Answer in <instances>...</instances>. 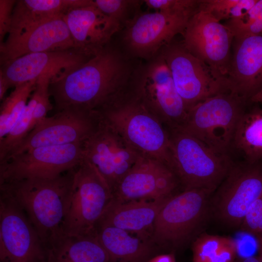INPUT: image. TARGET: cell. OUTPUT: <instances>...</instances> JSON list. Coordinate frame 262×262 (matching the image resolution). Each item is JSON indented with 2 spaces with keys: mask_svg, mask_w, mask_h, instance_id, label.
I'll list each match as a JSON object with an SVG mask.
<instances>
[{
  "mask_svg": "<svg viewBox=\"0 0 262 262\" xmlns=\"http://www.w3.org/2000/svg\"><path fill=\"white\" fill-rule=\"evenodd\" d=\"M160 54L187 111L209 98L230 92L226 80L192 54L182 42H170L162 48Z\"/></svg>",
  "mask_w": 262,
  "mask_h": 262,
  "instance_id": "ba28073f",
  "label": "cell"
},
{
  "mask_svg": "<svg viewBox=\"0 0 262 262\" xmlns=\"http://www.w3.org/2000/svg\"><path fill=\"white\" fill-rule=\"evenodd\" d=\"M94 4L106 16L120 24L131 8L139 1L128 0H95Z\"/></svg>",
  "mask_w": 262,
  "mask_h": 262,
  "instance_id": "d6a6232c",
  "label": "cell"
},
{
  "mask_svg": "<svg viewBox=\"0 0 262 262\" xmlns=\"http://www.w3.org/2000/svg\"><path fill=\"white\" fill-rule=\"evenodd\" d=\"M10 88L7 80L0 72V100L3 99L4 95L8 88Z\"/></svg>",
  "mask_w": 262,
  "mask_h": 262,
  "instance_id": "74e56055",
  "label": "cell"
},
{
  "mask_svg": "<svg viewBox=\"0 0 262 262\" xmlns=\"http://www.w3.org/2000/svg\"><path fill=\"white\" fill-rule=\"evenodd\" d=\"M112 198L106 181L84 158L74 169L70 202L63 224V234L95 233L97 225Z\"/></svg>",
  "mask_w": 262,
  "mask_h": 262,
  "instance_id": "52a82bcc",
  "label": "cell"
},
{
  "mask_svg": "<svg viewBox=\"0 0 262 262\" xmlns=\"http://www.w3.org/2000/svg\"><path fill=\"white\" fill-rule=\"evenodd\" d=\"M92 55L77 47L31 53L0 65L2 73L10 87L37 79L46 75L54 76L86 62Z\"/></svg>",
  "mask_w": 262,
  "mask_h": 262,
  "instance_id": "ac0fdd59",
  "label": "cell"
},
{
  "mask_svg": "<svg viewBox=\"0 0 262 262\" xmlns=\"http://www.w3.org/2000/svg\"><path fill=\"white\" fill-rule=\"evenodd\" d=\"M219 186L211 201L214 215L226 225L240 227L250 206L262 194V164H233Z\"/></svg>",
  "mask_w": 262,
  "mask_h": 262,
  "instance_id": "8fae6325",
  "label": "cell"
},
{
  "mask_svg": "<svg viewBox=\"0 0 262 262\" xmlns=\"http://www.w3.org/2000/svg\"><path fill=\"white\" fill-rule=\"evenodd\" d=\"M226 76L230 92L245 101L262 90V36L234 38Z\"/></svg>",
  "mask_w": 262,
  "mask_h": 262,
  "instance_id": "ffe728a7",
  "label": "cell"
},
{
  "mask_svg": "<svg viewBox=\"0 0 262 262\" xmlns=\"http://www.w3.org/2000/svg\"><path fill=\"white\" fill-rule=\"evenodd\" d=\"M97 236L107 252L109 262H148L161 250L150 240L134 236L126 230L98 225Z\"/></svg>",
  "mask_w": 262,
  "mask_h": 262,
  "instance_id": "603a6c76",
  "label": "cell"
},
{
  "mask_svg": "<svg viewBox=\"0 0 262 262\" xmlns=\"http://www.w3.org/2000/svg\"><path fill=\"white\" fill-rule=\"evenodd\" d=\"M242 231L257 236L262 231V194L252 204L240 226Z\"/></svg>",
  "mask_w": 262,
  "mask_h": 262,
  "instance_id": "836d02e7",
  "label": "cell"
},
{
  "mask_svg": "<svg viewBox=\"0 0 262 262\" xmlns=\"http://www.w3.org/2000/svg\"><path fill=\"white\" fill-rule=\"evenodd\" d=\"M148 262H176L174 254L162 253L152 257Z\"/></svg>",
  "mask_w": 262,
  "mask_h": 262,
  "instance_id": "8d00e7d4",
  "label": "cell"
},
{
  "mask_svg": "<svg viewBox=\"0 0 262 262\" xmlns=\"http://www.w3.org/2000/svg\"><path fill=\"white\" fill-rule=\"evenodd\" d=\"M213 192L192 189L170 197L156 217L150 240L162 251L174 253L183 247L205 220Z\"/></svg>",
  "mask_w": 262,
  "mask_h": 262,
  "instance_id": "5b68a950",
  "label": "cell"
},
{
  "mask_svg": "<svg viewBox=\"0 0 262 262\" xmlns=\"http://www.w3.org/2000/svg\"><path fill=\"white\" fill-rule=\"evenodd\" d=\"M82 149L84 158L96 169L112 194L141 156L100 116L97 127L83 142Z\"/></svg>",
  "mask_w": 262,
  "mask_h": 262,
  "instance_id": "5bb4252c",
  "label": "cell"
},
{
  "mask_svg": "<svg viewBox=\"0 0 262 262\" xmlns=\"http://www.w3.org/2000/svg\"><path fill=\"white\" fill-rule=\"evenodd\" d=\"M258 235H260L262 238V232Z\"/></svg>",
  "mask_w": 262,
  "mask_h": 262,
  "instance_id": "7bdbcfd3",
  "label": "cell"
},
{
  "mask_svg": "<svg viewBox=\"0 0 262 262\" xmlns=\"http://www.w3.org/2000/svg\"><path fill=\"white\" fill-rule=\"evenodd\" d=\"M234 38L262 36V0H257L249 12L242 18L227 21L225 24Z\"/></svg>",
  "mask_w": 262,
  "mask_h": 262,
  "instance_id": "f546056e",
  "label": "cell"
},
{
  "mask_svg": "<svg viewBox=\"0 0 262 262\" xmlns=\"http://www.w3.org/2000/svg\"><path fill=\"white\" fill-rule=\"evenodd\" d=\"M238 251L237 242L232 238L210 262H234Z\"/></svg>",
  "mask_w": 262,
  "mask_h": 262,
  "instance_id": "d590c367",
  "label": "cell"
},
{
  "mask_svg": "<svg viewBox=\"0 0 262 262\" xmlns=\"http://www.w3.org/2000/svg\"><path fill=\"white\" fill-rule=\"evenodd\" d=\"M150 8L169 14L194 15L198 9L199 0H146Z\"/></svg>",
  "mask_w": 262,
  "mask_h": 262,
  "instance_id": "1f68e13d",
  "label": "cell"
},
{
  "mask_svg": "<svg viewBox=\"0 0 262 262\" xmlns=\"http://www.w3.org/2000/svg\"><path fill=\"white\" fill-rule=\"evenodd\" d=\"M82 143L38 147L0 162V184L57 177L82 161Z\"/></svg>",
  "mask_w": 262,
  "mask_h": 262,
  "instance_id": "30bf717a",
  "label": "cell"
},
{
  "mask_svg": "<svg viewBox=\"0 0 262 262\" xmlns=\"http://www.w3.org/2000/svg\"><path fill=\"white\" fill-rule=\"evenodd\" d=\"M64 16L37 24L0 44V63L23 55L76 47Z\"/></svg>",
  "mask_w": 262,
  "mask_h": 262,
  "instance_id": "d6986e66",
  "label": "cell"
},
{
  "mask_svg": "<svg viewBox=\"0 0 262 262\" xmlns=\"http://www.w3.org/2000/svg\"><path fill=\"white\" fill-rule=\"evenodd\" d=\"M233 145L244 154L246 162L258 163L262 159V109L245 111L234 134Z\"/></svg>",
  "mask_w": 262,
  "mask_h": 262,
  "instance_id": "484cf974",
  "label": "cell"
},
{
  "mask_svg": "<svg viewBox=\"0 0 262 262\" xmlns=\"http://www.w3.org/2000/svg\"><path fill=\"white\" fill-rule=\"evenodd\" d=\"M74 169L52 179L33 178L0 184L26 213L47 249L64 234Z\"/></svg>",
  "mask_w": 262,
  "mask_h": 262,
  "instance_id": "7a4b0ae2",
  "label": "cell"
},
{
  "mask_svg": "<svg viewBox=\"0 0 262 262\" xmlns=\"http://www.w3.org/2000/svg\"><path fill=\"white\" fill-rule=\"evenodd\" d=\"M180 185L174 172L161 162L141 155L122 178L113 199L123 202L170 197Z\"/></svg>",
  "mask_w": 262,
  "mask_h": 262,
  "instance_id": "2e32d148",
  "label": "cell"
},
{
  "mask_svg": "<svg viewBox=\"0 0 262 262\" xmlns=\"http://www.w3.org/2000/svg\"><path fill=\"white\" fill-rule=\"evenodd\" d=\"M249 101L253 103H262V90L251 98Z\"/></svg>",
  "mask_w": 262,
  "mask_h": 262,
  "instance_id": "60d3db41",
  "label": "cell"
},
{
  "mask_svg": "<svg viewBox=\"0 0 262 262\" xmlns=\"http://www.w3.org/2000/svg\"><path fill=\"white\" fill-rule=\"evenodd\" d=\"M182 34L186 48L217 75L226 79L234 40L230 30L209 13L198 10L189 19Z\"/></svg>",
  "mask_w": 262,
  "mask_h": 262,
  "instance_id": "9a60e30c",
  "label": "cell"
},
{
  "mask_svg": "<svg viewBox=\"0 0 262 262\" xmlns=\"http://www.w3.org/2000/svg\"><path fill=\"white\" fill-rule=\"evenodd\" d=\"M0 262H9L6 260L0 259Z\"/></svg>",
  "mask_w": 262,
  "mask_h": 262,
  "instance_id": "b9f144b4",
  "label": "cell"
},
{
  "mask_svg": "<svg viewBox=\"0 0 262 262\" xmlns=\"http://www.w3.org/2000/svg\"><path fill=\"white\" fill-rule=\"evenodd\" d=\"M129 87L167 129L183 124L188 111L161 54L143 68Z\"/></svg>",
  "mask_w": 262,
  "mask_h": 262,
  "instance_id": "9c48e42d",
  "label": "cell"
},
{
  "mask_svg": "<svg viewBox=\"0 0 262 262\" xmlns=\"http://www.w3.org/2000/svg\"><path fill=\"white\" fill-rule=\"evenodd\" d=\"M257 0H199L198 10L207 12L220 22L242 18Z\"/></svg>",
  "mask_w": 262,
  "mask_h": 262,
  "instance_id": "f1b7e54d",
  "label": "cell"
},
{
  "mask_svg": "<svg viewBox=\"0 0 262 262\" xmlns=\"http://www.w3.org/2000/svg\"><path fill=\"white\" fill-rule=\"evenodd\" d=\"M47 250L46 262H109L96 232L85 235L64 234Z\"/></svg>",
  "mask_w": 262,
  "mask_h": 262,
  "instance_id": "d4e9b609",
  "label": "cell"
},
{
  "mask_svg": "<svg viewBox=\"0 0 262 262\" xmlns=\"http://www.w3.org/2000/svg\"><path fill=\"white\" fill-rule=\"evenodd\" d=\"M47 250L26 213L0 191V259L9 262H46Z\"/></svg>",
  "mask_w": 262,
  "mask_h": 262,
  "instance_id": "4fadbf2b",
  "label": "cell"
},
{
  "mask_svg": "<svg viewBox=\"0 0 262 262\" xmlns=\"http://www.w3.org/2000/svg\"><path fill=\"white\" fill-rule=\"evenodd\" d=\"M64 19L75 47L94 55L111 41L120 25L96 7L94 1L70 10Z\"/></svg>",
  "mask_w": 262,
  "mask_h": 262,
  "instance_id": "44dd1931",
  "label": "cell"
},
{
  "mask_svg": "<svg viewBox=\"0 0 262 262\" xmlns=\"http://www.w3.org/2000/svg\"><path fill=\"white\" fill-rule=\"evenodd\" d=\"M230 238L208 234L197 237L192 246L193 262H210Z\"/></svg>",
  "mask_w": 262,
  "mask_h": 262,
  "instance_id": "4dcf8cb0",
  "label": "cell"
},
{
  "mask_svg": "<svg viewBox=\"0 0 262 262\" xmlns=\"http://www.w3.org/2000/svg\"><path fill=\"white\" fill-rule=\"evenodd\" d=\"M99 121L96 111L67 108L56 112L38 123L2 161L38 147L82 143Z\"/></svg>",
  "mask_w": 262,
  "mask_h": 262,
  "instance_id": "7c38bea8",
  "label": "cell"
},
{
  "mask_svg": "<svg viewBox=\"0 0 262 262\" xmlns=\"http://www.w3.org/2000/svg\"><path fill=\"white\" fill-rule=\"evenodd\" d=\"M128 68L110 42L86 62L53 77L49 92L56 112L98 110L127 86Z\"/></svg>",
  "mask_w": 262,
  "mask_h": 262,
  "instance_id": "6da1fadb",
  "label": "cell"
},
{
  "mask_svg": "<svg viewBox=\"0 0 262 262\" xmlns=\"http://www.w3.org/2000/svg\"><path fill=\"white\" fill-rule=\"evenodd\" d=\"M16 2V0H0V44L4 42L5 35L10 32Z\"/></svg>",
  "mask_w": 262,
  "mask_h": 262,
  "instance_id": "e575fe53",
  "label": "cell"
},
{
  "mask_svg": "<svg viewBox=\"0 0 262 262\" xmlns=\"http://www.w3.org/2000/svg\"><path fill=\"white\" fill-rule=\"evenodd\" d=\"M167 129L172 171L183 190L206 189L214 192L233 165L228 155L216 153L180 127Z\"/></svg>",
  "mask_w": 262,
  "mask_h": 262,
  "instance_id": "277c9868",
  "label": "cell"
},
{
  "mask_svg": "<svg viewBox=\"0 0 262 262\" xmlns=\"http://www.w3.org/2000/svg\"><path fill=\"white\" fill-rule=\"evenodd\" d=\"M96 111L141 155L156 159L172 170L167 128L128 86Z\"/></svg>",
  "mask_w": 262,
  "mask_h": 262,
  "instance_id": "3957f363",
  "label": "cell"
},
{
  "mask_svg": "<svg viewBox=\"0 0 262 262\" xmlns=\"http://www.w3.org/2000/svg\"><path fill=\"white\" fill-rule=\"evenodd\" d=\"M193 16L158 11L139 14L128 22L124 40L132 52L150 57L182 34Z\"/></svg>",
  "mask_w": 262,
  "mask_h": 262,
  "instance_id": "e0dca14e",
  "label": "cell"
},
{
  "mask_svg": "<svg viewBox=\"0 0 262 262\" xmlns=\"http://www.w3.org/2000/svg\"><path fill=\"white\" fill-rule=\"evenodd\" d=\"M41 92V85L37 80L36 87L24 110L9 133L0 140V162L4 160L32 131L33 113Z\"/></svg>",
  "mask_w": 262,
  "mask_h": 262,
  "instance_id": "83f0119b",
  "label": "cell"
},
{
  "mask_svg": "<svg viewBox=\"0 0 262 262\" xmlns=\"http://www.w3.org/2000/svg\"><path fill=\"white\" fill-rule=\"evenodd\" d=\"M36 80L22 83L3 99L0 108V140L10 131L36 87Z\"/></svg>",
  "mask_w": 262,
  "mask_h": 262,
  "instance_id": "4316f807",
  "label": "cell"
},
{
  "mask_svg": "<svg viewBox=\"0 0 262 262\" xmlns=\"http://www.w3.org/2000/svg\"><path fill=\"white\" fill-rule=\"evenodd\" d=\"M257 236V247L258 256L262 261V238L260 235Z\"/></svg>",
  "mask_w": 262,
  "mask_h": 262,
  "instance_id": "ab89813d",
  "label": "cell"
},
{
  "mask_svg": "<svg viewBox=\"0 0 262 262\" xmlns=\"http://www.w3.org/2000/svg\"><path fill=\"white\" fill-rule=\"evenodd\" d=\"M93 3L91 0H16L8 37L18 35L42 22Z\"/></svg>",
  "mask_w": 262,
  "mask_h": 262,
  "instance_id": "cb8c5ba5",
  "label": "cell"
},
{
  "mask_svg": "<svg viewBox=\"0 0 262 262\" xmlns=\"http://www.w3.org/2000/svg\"><path fill=\"white\" fill-rule=\"evenodd\" d=\"M234 262H262L259 256H250L236 259Z\"/></svg>",
  "mask_w": 262,
  "mask_h": 262,
  "instance_id": "f35d334b",
  "label": "cell"
},
{
  "mask_svg": "<svg viewBox=\"0 0 262 262\" xmlns=\"http://www.w3.org/2000/svg\"><path fill=\"white\" fill-rule=\"evenodd\" d=\"M170 197L123 202L112 198L97 226L117 228L136 233L143 239L150 240L148 231L150 229L151 231L158 214Z\"/></svg>",
  "mask_w": 262,
  "mask_h": 262,
  "instance_id": "7402d4cb",
  "label": "cell"
},
{
  "mask_svg": "<svg viewBox=\"0 0 262 262\" xmlns=\"http://www.w3.org/2000/svg\"><path fill=\"white\" fill-rule=\"evenodd\" d=\"M246 102L231 92L212 97L189 109L180 128L216 153L228 155Z\"/></svg>",
  "mask_w": 262,
  "mask_h": 262,
  "instance_id": "8992f818",
  "label": "cell"
}]
</instances>
